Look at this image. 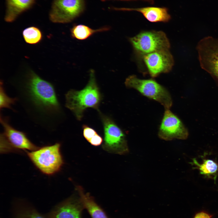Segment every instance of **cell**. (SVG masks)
<instances>
[{
  "label": "cell",
  "mask_w": 218,
  "mask_h": 218,
  "mask_svg": "<svg viewBox=\"0 0 218 218\" xmlns=\"http://www.w3.org/2000/svg\"><path fill=\"white\" fill-rule=\"evenodd\" d=\"M18 89L19 97L34 118L41 123L55 121L61 107L52 84L30 70Z\"/></svg>",
  "instance_id": "cell-1"
},
{
  "label": "cell",
  "mask_w": 218,
  "mask_h": 218,
  "mask_svg": "<svg viewBox=\"0 0 218 218\" xmlns=\"http://www.w3.org/2000/svg\"><path fill=\"white\" fill-rule=\"evenodd\" d=\"M89 79L86 86L80 91L71 89L66 94L65 106L71 111L78 121H81L84 111L91 108L99 111L102 99L96 82L94 71L91 69Z\"/></svg>",
  "instance_id": "cell-2"
},
{
  "label": "cell",
  "mask_w": 218,
  "mask_h": 218,
  "mask_svg": "<svg viewBox=\"0 0 218 218\" xmlns=\"http://www.w3.org/2000/svg\"><path fill=\"white\" fill-rule=\"evenodd\" d=\"M61 144L54 145L39 148L31 151H25L29 159L42 173L53 175L61 169L64 161L60 151Z\"/></svg>",
  "instance_id": "cell-3"
},
{
  "label": "cell",
  "mask_w": 218,
  "mask_h": 218,
  "mask_svg": "<svg viewBox=\"0 0 218 218\" xmlns=\"http://www.w3.org/2000/svg\"><path fill=\"white\" fill-rule=\"evenodd\" d=\"M129 39L135 53L141 58L154 52L169 50L170 46L166 34L160 31H143Z\"/></svg>",
  "instance_id": "cell-4"
},
{
  "label": "cell",
  "mask_w": 218,
  "mask_h": 218,
  "mask_svg": "<svg viewBox=\"0 0 218 218\" xmlns=\"http://www.w3.org/2000/svg\"><path fill=\"white\" fill-rule=\"evenodd\" d=\"M124 84L127 87L137 90L143 95L160 103L165 108L169 109L173 102L167 90L154 79H141L132 75L127 77Z\"/></svg>",
  "instance_id": "cell-5"
},
{
  "label": "cell",
  "mask_w": 218,
  "mask_h": 218,
  "mask_svg": "<svg viewBox=\"0 0 218 218\" xmlns=\"http://www.w3.org/2000/svg\"><path fill=\"white\" fill-rule=\"evenodd\" d=\"M0 120L4 129L0 134L1 153L19 150L32 151L39 148L31 142L25 133L13 128L9 124L8 118L1 114Z\"/></svg>",
  "instance_id": "cell-6"
},
{
  "label": "cell",
  "mask_w": 218,
  "mask_h": 218,
  "mask_svg": "<svg viewBox=\"0 0 218 218\" xmlns=\"http://www.w3.org/2000/svg\"><path fill=\"white\" fill-rule=\"evenodd\" d=\"M99 114L103 124L104 142L103 147L109 152L124 155L129 152L125 135L122 130L110 117Z\"/></svg>",
  "instance_id": "cell-7"
},
{
  "label": "cell",
  "mask_w": 218,
  "mask_h": 218,
  "mask_svg": "<svg viewBox=\"0 0 218 218\" xmlns=\"http://www.w3.org/2000/svg\"><path fill=\"white\" fill-rule=\"evenodd\" d=\"M196 50L201 67L218 82V38L204 37L198 42Z\"/></svg>",
  "instance_id": "cell-8"
},
{
  "label": "cell",
  "mask_w": 218,
  "mask_h": 218,
  "mask_svg": "<svg viewBox=\"0 0 218 218\" xmlns=\"http://www.w3.org/2000/svg\"><path fill=\"white\" fill-rule=\"evenodd\" d=\"M85 7L84 0H54L49 18L54 23H68L81 15Z\"/></svg>",
  "instance_id": "cell-9"
},
{
  "label": "cell",
  "mask_w": 218,
  "mask_h": 218,
  "mask_svg": "<svg viewBox=\"0 0 218 218\" xmlns=\"http://www.w3.org/2000/svg\"><path fill=\"white\" fill-rule=\"evenodd\" d=\"M158 135L160 138L167 141L175 139L185 140L187 138L188 132L179 118L169 109H166Z\"/></svg>",
  "instance_id": "cell-10"
},
{
  "label": "cell",
  "mask_w": 218,
  "mask_h": 218,
  "mask_svg": "<svg viewBox=\"0 0 218 218\" xmlns=\"http://www.w3.org/2000/svg\"><path fill=\"white\" fill-rule=\"evenodd\" d=\"M142 58L148 73L153 78L169 72L174 65L173 58L169 50L156 51L146 54Z\"/></svg>",
  "instance_id": "cell-11"
},
{
  "label": "cell",
  "mask_w": 218,
  "mask_h": 218,
  "mask_svg": "<svg viewBox=\"0 0 218 218\" xmlns=\"http://www.w3.org/2000/svg\"><path fill=\"white\" fill-rule=\"evenodd\" d=\"M84 208L79 195L73 196L56 206L50 213L49 218H81Z\"/></svg>",
  "instance_id": "cell-12"
},
{
  "label": "cell",
  "mask_w": 218,
  "mask_h": 218,
  "mask_svg": "<svg viewBox=\"0 0 218 218\" xmlns=\"http://www.w3.org/2000/svg\"><path fill=\"white\" fill-rule=\"evenodd\" d=\"M117 10L125 11H135L140 13L149 21L152 22H168L171 18L166 7H147L140 8H121Z\"/></svg>",
  "instance_id": "cell-13"
},
{
  "label": "cell",
  "mask_w": 218,
  "mask_h": 218,
  "mask_svg": "<svg viewBox=\"0 0 218 218\" xmlns=\"http://www.w3.org/2000/svg\"><path fill=\"white\" fill-rule=\"evenodd\" d=\"M6 10L5 20L7 22L14 21L21 14L30 8L36 0H5Z\"/></svg>",
  "instance_id": "cell-14"
},
{
  "label": "cell",
  "mask_w": 218,
  "mask_h": 218,
  "mask_svg": "<svg viewBox=\"0 0 218 218\" xmlns=\"http://www.w3.org/2000/svg\"><path fill=\"white\" fill-rule=\"evenodd\" d=\"M84 206L92 218H108L103 210L96 202L93 197L88 193H85L82 187H76Z\"/></svg>",
  "instance_id": "cell-15"
},
{
  "label": "cell",
  "mask_w": 218,
  "mask_h": 218,
  "mask_svg": "<svg viewBox=\"0 0 218 218\" xmlns=\"http://www.w3.org/2000/svg\"><path fill=\"white\" fill-rule=\"evenodd\" d=\"M202 160V162L200 164L194 158L191 163L194 166V169L199 170L201 174L206 177L213 179L216 182L218 176V164L210 159L204 158Z\"/></svg>",
  "instance_id": "cell-16"
},
{
  "label": "cell",
  "mask_w": 218,
  "mask_h": 218,
  "mask_svg": "<svg viewBox=\"0 0 218 218\" xmlns=\"http://www.w3.org/2000/svg\"><path fill=\"white\" fill-rule=\"evenodd\" d=\"M108 26H104L96 29L83 24H75L70 29L71 37L79 40H85L95 33L108 31Z\"/></svg>",
  "instance_id": "cell-17"
},
{
  "label": "cell",
  "mask_w": 218,
  "mask_h": 218,
  "mask_svg": "<svg viewBox=\"0 0 218 218\" xmlns=\"http://www.w3.org/2000/svg\"><path fill=\"white\" fill-rule=\"evenodd\" d=\"M22 36L25 42L30 44L34 45L39 43L42 40L43 35L41 30L35 26H30L22 31Z\"/></svg>",
  "instance_id": "cell-18"
},
{
  "label": "cell",
  "mask_w": 218,
  "mask_h": 218,
  "mask_svg": "<svg viewBox=\"0 0 218 218\" xmlns=\"http://www.w3.org/2000/svg\"><path fill=\"white\" fill-rule=\"evenodd\" d=\"M16 97L12 98L9 97L6 93L4 90L3 83L0 82V109L8 108L12 109V105L15 104L18 100Z\"/></svg>",
  "instance_id": "cell-19"
},
{
  "label": "cell",
  "mask_w": 218,
  "mask_h": 218,
  "mask_svg": "<svg viewBox=\"0 0 218 218\" xmlns=\"http://www.w3.org/2000/svg\"><path fill=\"white\" fill-rule=\"evenodd\" d=\"M16 218H45L35 210L31 208L25 209L20 211Z\"/></svg>",
  "instance_id": "cell-20"
},
{
  "label": "cell",
  "mask_w": 218,
  "mask_h": 218,
  "mask_svg": "<svg viewBox=\"0 0 218 218\" xmlns=\"http://www.w3.org/2000/svg\"><path fill=\"white\" fill-rule=\"evenodd\" d=\"M83 135L85 139L88 142L96 134L97 132L93 128L84 124L82 126Z\"/></svg>",
  "instance_id": "cell-21"
},
{
  "label": "cell",
  "mask_w": 218,
  "mask_h": 218,
  "mask_svg": "<svg viewBox=\"0 0 218 218\" xmlns=\"http://www.w3.org/2000/svg\"><path fill=\"white\" fill-rule=\"evenodd\" d=\"M102 142V137L97 133L90 140L89 142L93 146H97L101 145Z\"/></svg>",
  "instance_id": "cell-22"
},
{
  "label": "cell",
  "mask_w": 218,
  "mask_h": 218,
  "mask_svg": "<svg viewBox=\"0 0 218 218\" xmlns=\"http://www.w3.org/2000/svg\"><path fill=\"white\" fill-rule=\"evenodd\" d=\"M194 218H211V216L204 212H201L196 214Z\"/></svg>",
  "instance_id": "cell-23"
},
{
  "label": "cell",
  "mask_w": 218,
  "mask_h": 218,
  "mask_svg": "<svg viewBox=\"0 0 218 218\" xmlns=\"http://www.w3.org/2000/svg\"><path fill=\"white\" fill-rule=\"evenodd\" d=\"M101 0L102 1H105L108 0ZM119 0L127 1L140 0V1H143L148 2L151 4H153L154 3V0Z\"/></svg>",
  "instance_id": "cell-24"
}]
</instances>
